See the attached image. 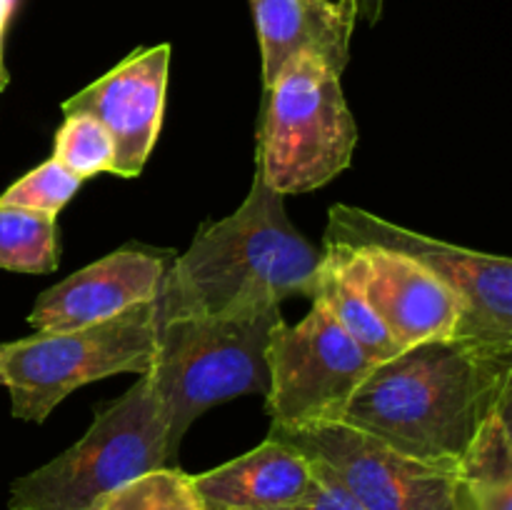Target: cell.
Returning a JSON list of instances; mask_svg holds the SVG:
<instances>
[{"mask_svg":"<svg viewBox=\"0 0 512 510\" xmlns=\"http://www.w3.org/2000/svg\"><path fill=\"white\" fill-rule=\"evenodd\" d=\"M323 253L348 270L400 350L428 340L463 338L465 310L458 295L408 255L375 245L333 243H325Z\"/></svg>","mask_w":512,"mask_h":510,"instance_id":"30bf717a","label":"cell"},{"mask_svg":"<svg viewBox=\"0 0 512 510\" xmlns=\"http://www.w3.org/2000/svg\"><path fill=\"white\" fill-rule=\"evenodd\" d=\"M53 158L80 180L115 173V143L105 125L88 113H68L55 135Z\"/></svg>","mask_w":512,"mask_h":510,"instance_id":"d6986e66","label":"cell"},{"mask_svg":"<svg viewBox=\"0 0 512 510\" xmlns=\"http://www.w3.org/2000/svg\"><path fill=\"white\" fill-rule=\"evenodd\" d=\"M325 243L348 248L395 250L443 280L465 310L463 338L512 345V263L503 255L478 253L415 233L353 205H333Z\"/></svg>","mask_w":512,"mask_h":510,"instance_id":"ba28073f","label":"cell"},{"mask_svg":"<svg viewBox=\"0 0 512 510\" xmlns=\"http://www.w3.org/2000/svg\"><path fill=\"white\" fill-rule=\"evenodd\" d=\"M0 348H3V343H0ZM0 385H3V375H0Z\"/></svg>","mask_w":512,"mask_h":510,"instance_id":"cb8c5ba5","label":"cell"},{"mask_svg":"<svg viewBox=\"0 0 512 510\" xmlns=\"http://www.w3.org/2000/svg\"><path fill=\"white\" fill-rule=\"evenodd\" d=\"M88 510H205V505L195 493L193 475L173 465L138 475L105 493Z\"/></svg>","mask_w":512,"mask_h":510,"instance_id":"ac0fdd59","label":"cell"},{"mask_svg":"<svg viewBox=\"0 0 512 510\" xmlns=\"http://www.w3.org/2000/svg\"><path fill=\"white\" fill-rule=\"evenodd\" d=\"M160 295L115 318L60 333H35L3 343L0 375L10 393V413L43 423L73 390L118 373L145 375L160 345Z\"/></svg>","mask_w":512,"mask_h":510,"instance_id":"8992f818","label":"cell"},{"mask_svg":"<svg viewBox=\"0 0 512 510\" xmlns=\"http://www.w3.org/2000/svg\"><path fill=\"white\" fill-rule=\"evenodd\" d=\"M353 5L358 18H363L365 23L375 25L380 20V15H383L385 0H353Z\"/></svg>","mask_w":512,"mask_h":510,"instance_id":"7402d4cb","label":"cell"},{"mask_svg":"<svg viewBox=\"0 0 512 510\" xmlns=\"http://www.w3.org/2000/svg\"><path fill=\"white\" fill-rule=\"evenodd\" d=\"M510 383L512 345L428 340L373 365L340 420L408 458L458 470Z\"/></svg>","mask_w":512,"mask_h":510,"instance_id":"6da1fadb","label":"cell"},{"mask_svg":"<svg viewBox=\"0 0 512 510\" xmlns=\"http://www.w3.org/2000/svg\"><path fill=\"white\" fill-rule=\"evenodd\" d=\"M310 465H313L315 470V480L313 485H310V490L298 500V503L285 505V508L280 510H363L328 470H323L315 463Z\"/></svg>","mask_w":512,"mask_h":510,"instance_id":"44dd1931","label":"cell"},{"mask_svg":"<svg viewBox=\"0 0 512 510\" xmlns=\"http://www.w3.org/2000/svg\"><path fill=\"white\" fill-rule=\"evenodd\" d=\"M313 480L310 460L293 445L273 438L230 463L193 475L205 510H280L298 503Z\"/></svg>","mask_w":512,"mask_h":510,"instance_id":"5bb4252c","label":"cell"},{"mask_svg":"<svg viewBox=\"0 0 512 510\" xmlns=\"http://www.w3.org/2000/svg\"><path fill=\"white\" fill-rule=\"evenodd\" d=\"M178 465L163 403L148 375L95 413L88 433L10 485L8 510H88L138 475Z\"/></svg>","mask_w":512,"mask_h":510,"instance_id":"277c9868","label":"cell"},{"mask_svg":"<svg viewBox=\"0 0 512 510\" xmlns=\"http://www.w3.org/2000/svg\"><path fill=\"white\" fill-rule=\"evenodd\" d=\"M510 398L495 405L458 463L470 510H512Z\"/></svg>","mask_w":512,"mask_h":510,"instance_id":"9a60e30c","label":"cell"},{"mask_svg":"<svg viewBox=\"0 0 512 510\" xmlns=\"http://www.w3.org/2000/svg\"><path fill=\"white\" fill-rule=\"evenodd\" d=\"M80 183H83V180H80L78 175H73L63 163L50 158L45 160L43 165L30 170V173H25L20 180H15V183L0 195V203L38 210V213L58 215L60 210L73 200V195L78 193Z\"/></svg>","mask_w":512,"mask_h":510,"instance_id":"ffe728a7","label":"cell"},{"mask_svg":"<svg viewBox=\"0 0 512 510\" xmlns=\"http://www.w3.org/2000/svg\"><path fill=\"white\" fill-rule=\"evenodd\" d=\"M323 253L290 223L283 195L255 165L253 185L233 215L203 225L165 270L163 320L220 315L253 305L313 300Z\"/></svg>","mask_w":512,"mask_h":510,"instance_id":"7a4b0ae2","label":"cell"},{"mask_svg":"<svg viewBox=\"0 0 512 510\" xmlns=\"http://www.w3.org/2000/svg\"><path fill=\"white\" fill-rule=\"evenodd\" d=\"M163 255L123 248L43 290L28 315L35 333H60L115 318L135 305L150 303L163 290Z\"/></svg>","mask_w":512,"mask_h":510,"instance_id":"7c38bea8","label":"cell"},{"mask_svg":"<svg viewBox=\"0 0 512 510\" xmlns=\"http://www.w3.org/2000/svg\"><path fill=\"white\" fill-rule=\"evenodd\" d=\"M313 300H320L330 310V315L338 320L340 328L358 343V348L375 365L385 363V360L395 358L400 353V348L393 343L385 325L380 323L375 310L370 308L365 295L360 293L358 283L328 253H323V260H320Z\"/></svg>","mask_w":512,"mask_h":510,"instance_id":"2e32d148","label":"cell"},{"mask_svg":"<svg viewBox=\"0 0 512 510\" xmlns=\"http://www.w3.org/2000/svg\"><path fill=\"white\" fill-rule=\"evenodd\" d=\"M170 45L135 50L113 70L63 103V113H88L105 125L115 143L118 178H138L163 125Z\"/></svg>","mask_w":512,"mask_h":510,"instance_id":"8fae6325","label":"cell"},{"mask_svg":"<svg viewBox=\"0 0 512 510\" xmlns=\"http://www.w3.org/2000/svg\"><path fill=\"white\" fill-rule=\"evenodd\" d=\"M15 0H0V65H3V35L8 28V20L13 15Z\"/></svg>","mask_w":512,"mask_h":510,"instance_id":"603a6c76","label":"cell"},{"mask_svg":"<svg viewBox=\"0 0 512 510\" xmlns=\"http://www.w3.org/2000/svg\"><path fill=\"white\" fill-rule=\"evenodd\" d=\"M280 323V305L163 320L158 355L145 375L160 395L175 455L205 410L240 395L268 393V348Z\"/></svg>","mask_w":512,"mask_h":510,"instance_id":"3957f363","label":"cell"},{"mask_svg":"<svg viewBox=\"0 0 512 510\" xmlns=\"http://www.w3.org/2000/svg\"><path fill=\"white\" fill-rule=\"evenodd\" d=\"M55 215L0 203V268L13 273H53L58 268Z\"/></svg>","mask_w":512,"mask_h":510,"instance_id":"e0dca14e","label":"cell"},{"mask_svg":"<svg viewBox=\"0 0 512 510\" xmlns=\"http://www.w3.org/2000/svg\"><path fill=\"white\" fill-rule=\"evenodd\" d=\"M268 438L328 470L363 510H470L458 470L408 458L343 420L270 423Z\"/></svg>","mask_w":512,"mask_h":510,"instance_id":"52a82bcc","label":"cell"},{"mask_svg":"<svg viewBox=\"0 0 512 510\" xmlns=\"http://www.w3.org/2000/svg\"><path fill=\"white\" fill-rule=\"evenodd\" d=\"M250 10L258 28L265 90L295 53L320 55L343 75L358 20L353 0H250Z\"/></svg>","mask_w":512,"mask_h":510,"instance_id":"4fadbf2b","label":"cell"},{"mask_svg":"<svg viewBox=\"0 0 512 510\" xmlns=\"http://www.w3.org/2000/svg\"><path fill=\"white\" fill-rule=\"evenodd\" d=\"M270 388L265 405L273 423L303 425L340 420L373 360L340 328L320 300L300 323L275 328L268 348Z\"/></svg>","mask_w":512,"mask_h":510,"instance_id":"9c48e42d","label":"cell"},{"mask_svg":"<svg viewBox=\"0 0 512 510\" xmlns=\"http://www.w3.org/2000/svg\"><path fill=\"white\" fill-rule=\"evenodd\" d=\"M358 125L345 103L340 73L315 53L285 60L265 90L255 165L285 195L323 188L353 163Z\"/></svg>","mask_w":512,"mask_h":510,"instance_id":"5b68a950","label":"cell"}]
</instances>
